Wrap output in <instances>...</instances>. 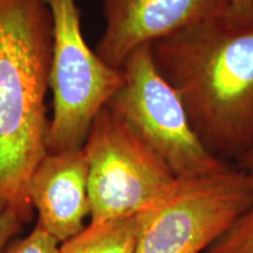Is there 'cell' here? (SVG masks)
Wrapping results in <instances>:
<instances>
[{
  "label": "cell",
  "instance_id": "obj_1",
  "mask_svg": "<svg viewBox=\"0 0 253 253\" xmlns=\"http://www.w3.org/2000/svg\"><path fill=\"white\" fill-rule=\"evenodd\" d=\"M150 50L204 147L237 162L253 145V24L205 21L155 41Z\"/></svg>",
  "mask_w": 253,
  "mask_h": 253
},
{
  "label": "cell",
  "instance_id": "obj_2",
  "mask_svg": "<svg viewBox=\"0 0 253 253\" xmlns=\"http://www.w3.org/2000/svg\"><path fill=\"white\" fill-rule=\"evenodd\" d=\"M52 17L45 0H0V216L28 223V183L47 154Z\"/></svg>",
  "mask_w": 253,
  "mask_h": 253
},
{
  "label": "cell",
  "instance_id": "obj_3",
  "mask_svg": "<svg viewBox=\"0 0 253 253\" xmlns=\"http://www.w3.org/2000/svg\"><path fill=\"white\" fill-rule=\"evenodd\" d=\"M52 17L49 89L53 115L47 153L84 147L94 119L121 87V69L107 65L88 46L77 0H45Z\"/></svg>",
  "mask_w": 253,
  "mask_h": 253
},
{
  "label": "cell",
  "instance_id": "obj_4",
  "mask_svg": "<svg viewBox=\"0 0 253 253\" xmlns=\"http://www.w3.org/2000/svg\"><path fill=\"white\" fill-rule=\"evenodd\" d=\"M82 149L90 221L134 217L163 198L178 178L108 106L94 119Z\"/></svg>",
  "mask_w": 253,
  "mask_h": 253
},
{
  "label": "cell",
  "instance_id": "obj_5",
  "mask_svg": "<svg viewBox=\"0 0 253 253\" xmlns=\"http://www.w3.org/2000/svg\"><path fill=\"white\" fill-rule=\"evenodd\" d=\"M121 87L107 106L166 161L179 178L216 175L231 164L202 143L190 123L181 97L158 72L150 45L123 62Z\"/></svg>",
  "mask_w": 253,
  "mask_h": 253
},
{
  "label": "cell",
  "instance_id": "obj_6",
  "mask_svg": "<svg viewBox=\"0 0 253 253\" xmlns=\"http://www.w3.org/2000/svg\"><path fill=\"white\" fill-rule=\"evenodd\" d=\"M253 204V188L238 168L177 178L137 218L134 253H203Z\"/></svg>",
  "mask_w": 253,
  "mask_h": 253
},
{
  "label": "cell",
  "instance_id": "obj_7",
  "mask_svg": "<svg viewBox=\"0 0 253 253\" xmlns=\"http://www.w3.org/2000/svg\"><path fill=\"white\" fill-rule=\"evenodd\" d=\"M106 26L96 53L121 69L134 50L194 25L225 17L230 0H102Z\"/></svg>",
  "mask_w": 253,
  "mask_h": 253
},
{
  "label": "cell",
  "instance_id": "obj_8",
  "mask_svg": "<svg viewBox=\"0 0 253 253\" xmlns=\"http://www.w3.org/2000/svg\"><path fill=\"white\" fill-rule=\"evenodd\" d=\"M27 196L38 212L37 224L56 242L81 232L90 213L84 149L47 153L31 177Z\"/></svg>",
  "mask_w": 253,
  "mask_h": 253
},
{
  "label": "cell",
  "instance_id": "obj_9",
  "mask_svg": "<svg viewBox=\"0 0 253 253\" xmlns=\"http://www.w3.org/2000/svg\"><path fill=\"white\" fill-rule=\"evenodd\" d=\"M137 218L90 221L84 229L63 242L59 253H134Z\"/></svg>",
  "mask_w": 253,
  "mask_h": 253
},
{
  "label": "cell",
  "instance_id": "obj_10",
  "mask_svg": "<svg viewBox=\"0 0 253 253\" xmlns=\"http://www.w3.org/2000/svg\"><path fill=\"white\" fill-rule=\"evenodd\" d=\"M203 253H253V204Z\"/></svg>",
  "mask_w": 253,
  "mask_h": 253
},
{
  "label": "cell",
  "instance_id": "obj_11",
  "mask_svg": "<svg viewBox=\"0 0 253 253\" xmlns=\"http://www.w3.org/2000/svg\"><path fill=\"white\" fill-rule=\"evenodd\" d=\"M59 243L37 224L28 236L13 242L0 253H59Z\"/></svg>",
  "mask_w": 253,
  "mask_h": 253
},
{
  "label": "cell",
  "instance_id": "obj_12",
  "mask_svg": "<svg viewBox=\"0 0 253 253\" xmlns=\"http://www.w3.org/2000/svg\"><path fill=\"white\" fill-rule=\"evenodd\" d=\"M224 19L235 26L253 24V0H230Z\"/></svg>",
  "mask_w": 253,
  "mask_h": 253
},
{
  "label": "cell",
  "instance_id": "obj_13",
  "mask_svg": "<svg viewBox=\"0 0 253 253\" xmlns=\"http://www.w3.org/2000/svg\"><path fill=\"white\" fill-rule=\"evenodd\" d=\"M26 221L14 210H7L0 216V251L5 248L9 239L19 232Z\"/></svg>",
  "mask_w": 253,
  "mask_h": 253
},
{
  "label": "cell",
  "instance_id": "obj_14",
  "mask_svg": "<svg viewBox=\"0 0 253 253\" xmlns=\"http://www.w3.org/2000/svg\"><path fill=\"white\" fill-rule=\"evenodd\" d=\"M237 168L248 177L253 188V145L246 153L237 160Z\"/></svg>",
  "mask_w": 253,
  "mask_h": 253
}]
</instances>
